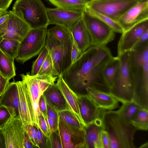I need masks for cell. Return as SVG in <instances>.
<instances>
[{"mask_svg": "<svg viewBox=\"0 0 148 148\" xmlns=\"http://www.w3.org/2000/svg\"><path fill=\"white\" fill-rule=\"evenodd\" d=\"M72 42V35L68 39L62 40L47 32L45 45L53 61L52 76L61 75L71 65Z\"/></svg>", "mask_w": 148, "mask_h": 148, "instance_id": "cell-6", "label": "cell"}, {"mask_svg": "<svg viewBox=\"0 0 148 148\" xmlns=\"http://www.w3.org/2000/svg\"><path fill=\"white\" fill-rule=\"evenodd\" d=\"M59 114L64 121L69 125L80 128H84L82 123L69 110L60 112Z\"/></svg>", "mask_w": 148, "mask_h": 148, "instance_id": "cell-32", "label": "cell"}, {"mask_svg": "<svg viewBox=\"0 0 148 148\" xmlns=\"http://www.w3.org/2000/svg\"><path fill=\"white\" fill-rule=\"evenodd\" d=\"M39 108L41 113L45 118L47 119L46 103L42 95L41 96L39 101Z\"/></svg>", "mask_w": 148, "mask_h": 148, "instance_id": "cell-43", "label": "cell"}, {"mask_svg": "<svg viewBox=\"0 0 148 148\" xmlns=\"http://www.w3.org/2000/svg\"><path fill=\"white\" fill-rule=\"evenodd\" d=\"M137 2L134 0H93L88 1L86 7L118 22L124 13Z\"/></svg>", "mask_w": 148, "mask_h": 148, "instance_id": "cell-10", "label": "cell"}, {"mask_svg": "<svg viewBox=\"0 0 148 148\" xmlns=\"http://www.w3.org/2000/svg\"><path fill=\"white\" fill-rule=\"evenodd\" d=\"M113 57L106 45L92 46L61 75L68 86L77 96L87 95L86 89L89 87L109 92L103 80L102 72Z\"/></svg>", "mask_w": 148, "mask_h": 148, "instance_id": "cell-1", "label": "cell"}, {"mask_svg": "<svg viewBox=\"0 0 148 148\" xmlns=\"http://www.w3.org/2000/svg\"><path fill=\"white\" fill-rule=\"evenodd\" d=\"M53 68L52 60L49 51L37 74L40 75H52Z\"/></svg>", "mask_w": 148, "mask_h": 148, "instance_id": "cell-36", "label": "cell"}, {"mask_svg": "<svg viewBox=\"0 0 148 148\" xmlns=\"http://www.w3.org/2000/svg\"><path fill=\"white\" fill-rule=\"evenodd\" d=\"M24 148H36L33 144L28 134L25 131L24 140Z\"/></svg>", "mask_w": 148, "mask_h": 148, "instance_id": "cell-46", "label": "cell"}, {"mask_svg": "<svg viewBox=\"0 0 148 148\" xmlns=\"http://www.w3.org/2000/svg\"><path fill=\"white\" fill-rule=\"evenodd\" d=\"M122 104L120 108L116 111L124 122L131 124L132 118L140 108L132 101Z\"/></svg>", "mask_w": 148, "mask_h": 148, "instance_id": "cell-28", "label": "cell"}, {"mask_svg": "<svg viewBox=\"0 0 148 148\" xmlns=\"http://www.w3.org/2000/svg\"><path fill=\"white\" fill-rule=\"evenodd\" d=\"M57 86L63 95L68 106L69 110L72 112L82 123L79 109L77 96L69 87L64 81L61 75L58 77Z\"/></svg>", "mask_w": 148, "mask_h": 148, "instance_id": "cell-21", "label": "cell"}, {"mask_svg": "<svg viewBox=\"0 0 148 148\" xmlns=\"http://www.w3.org/2000/svg\"><path fill=\"white\" fill-rule=\"evenodd\" d=\"M20 76L26 85L31 106L33 125L39 127V118L41 114L39 108V101L48 87L55 83L58 77L38 74L32 76L29 72L25 74H21Z\"/></svg>", "mask_w": 148, "mask_h": 148, "instance_id": "cell-4", "label": "cell"}, {"mask_svg": "<svg viewBox=\"0 0 148 148\" xmlns=\"http://www.w3.org/2000/svg\"><path fill=\"white\" fill-rule=\"evenodd\" d=\"M101 138L104 148H110V140L108 134L104 129L101 132Z\"/></svg>", "mask_w": 148, "mask_h": 148, "instance_id": "cell-44", "label": "cell"}, {"mask_svg": "<svg viewBox=\"0 0 148 148\" xmlns=\"http://www.w3.org/2000/svg\"><path fill=\"white\" fill-rule=\"evenodd\" d=\"M1 129L4 136L6 148H24L25 129L19 117H13Z\"/></svg>", "mask_w": 148, "mask_h": 148, "instance_id": "cell-13", "label": "cell"}, {"mask_svg": "<svg viewBox=\"0 0 148 148\" xmlns=\"http://www.w3.org/2000/svg\"><path fill=\"white\" fill-rule=\"evenodd\" d=\"M68 30L71 33L82 53L92 46L90 36L83 18Z\"/></svg>", "mask_w": 148, "mask_h": 148, "instance_id": "cell-19", "label": "cell"}, {"mask_svg": "<svg viewBox=\"0 0 148 148\" xmlns=\"http://www.w3.org/2000/svg\"><path fill=\"white\" fill-rule=\"evenodd\" d=\"M148 30L145 31L141 35L133 49L141 45L148 41Z\"/></svg>", "mask_w": 148, "mask_h": 148, "instance_id": "cell-47", "label": "cell"}, {"mask_svg": "<svg viewBox=\"0 0 148 148\" xmlns=\"http://www.w3.org/2000/svg\"><path fill=\"white\" fill-rule=\"evenodd\" d=\"M119 64L118 57H113L106 64L102 71L103 80L109 91L114 84L118 73Z\"/></svg>", "mask_w": 148, "mask_h": 148, "instance_id": "cell-25", "label": "cell"}, {"mask_svg": "<svg viewBox=\"0 0 148 148\" xmlns=\"http://www.w3.org/2000/svg\"><path fill=\"white\" fill-rule=\"evenodd\" d=\"M58 128L62 148H86L84 128L69 125L59 115Z\"/></svg>", "mask_w": 148, "mask_h": 148, "instance_id": "cell-11", "label": "cell"}, {"mask_svg": "<svg viewBox=\"0 0 148 148\" xmlns=\"http://www.w3.org/2000/svg\"><path fill=\"white\" fill-rule=\"evenodd\" d=\"M10 79L5 77L0 72V92L2 94L9 83Z\"/></svg>", "mask_w": 148, "mask_h": 148, "instance_id": "cell-45", "label": "cell"}, {"mask_svg": "<svg viewBox=\"0 0 148 148\" xmlns=\"http://www.w3.org/2000/svg\"><path fill=\"white\" fill-rule=\"evenodd\" d=\"M47 107V115L53 119L58 124L59 118V112L53 107L46 103Z\"/></svg>", "mask_w": 148, "mask_h": 148, "instance_id": "cell-42", "label": "cell"}, {"mask_svg": "<svg viewBox=\"0 0 148 148\" xmlns=\"http://www.w3.org/2000/svg\"><path fill=\"white\" fill-rule=\"evenodd\" d=\"M8 11V19L0 26L3 38L16 40L21 42L32 28L12 10Z\"/></svg>", "mask_w": 148, "mask_h": 148, "instance_id": "cell-12", "label": "cell"}, {"mask_svg": "<svg viewBox=\"0 0 148 148\" xmlns=\"http://www.w3.org/2000/svg\"><path fill=\"white\" fill-rule=\"evenodd\" d=\"M20 43L16 40L3 38L0 43V49L15 59L18 53Z\"/></svg>", "mask_w": 148, "mask_h": 148, "instance_id": "cell-30", "label": "cell"}, {"mask_svg": "<svg viewBox=\"0 0 148 148\" xmlns=\"http://www.w3.org/2000/svg\"><path fill=\"white\" fill-rule=\"evenodd\" d=\"M47 32L62 40H67L71 36V33L67 29L59 25H56L47 29Z\"/></svg>", "mask_w": 148, "mask_h": 148, "instance_id": "cell-34", "label": "cell"}, {"mask_svg": "<svg viewBox=\"0 0 148 148\" xmlns=\"http://www.w3.org/2000/svg\"><path fill=\"white\" fill-rule=\"evenodd\" d=\"M148 30V19H147L123 32L118 42L117 56L132 49L141 35Z\"/></svg>", "mask_w": 148, "mask_h": 148, "instance_id": "cell-14", "label": "cell"}, {"mask_svg": "<svg viewBox=\"0 0 148 148\" xmlns=\"http://www.w3.org/2000/svg\"><path fill=\"white\" fill-rule=\"evenodd\" d=\"M13 0H0V9L7 11Z\"/></svg>", "mask_w": 148, "mask_h": 148, "instance_id": "cell-49", "label": "cell"}, {"mask_svg": "<svg viewBox=\"0 0 148 148\" xmlns=\"http://www.w3.org/2000/svg\"><path fill=\"white\" fill-rule=\"evenodd\" d=\"M7 11L0 9V17Z\"/></svg>", "mask_w": 148, "mask_h": 148, "instance_id": "cell-53", "label": "cell"}, {"mask_svg": "<svg viewBox=\"0 0 148 148\" xmlns=\"http://www.w3.org/2000/svg\"><path fill=\"white\" fill-rule=\"evenodd\" d=\"M84 128L86 148H104L101 138V132L104 129L102 118L97 119Z\"/></svg>", "mask_w": 148, "mask_h": 148, "instance_id": "cell-20", "label": "cell"}, {"mask_svg": "<svg viewBox=\"0 0 148 148\" xmlns=\"http://www.w3.org/2000/svg\"><path fill=\"white\" fill-rule=\"evenodd\" d=\"M72 36L71 64L74 63L82 54L72 35Z\"/></svg>", "mask_w": 148, "mask_h": 148, "instance_id": "cell-41", "label": "cell"}, {"mask_svg": "<svg viewBox=\"0 0 148 148\" xmlns=\"http://www.w3.org/2000/svg\"><path fill=\"white\" fill-rule=\"evenodd\" d=\"M83 12V19L90 36L92 46L106 45L114 40L115 32L109 26L86 10Z\"/></svg>", "mask_w": 148, "mask_h": 148, "instance_id": "cell-9", "label": "cell"}, {"mask_svg": "<svg viewBox=\"0 0 148 148\" xmlns=\"http://www.w3.org/2000/svg\"><path fill=\"white\" fill-rule=\"evenodd\" d=\"M36 129L37 137L39 148H50L48 137H47L38 126Z\"/></svg>", "mask_w": 148, "mask_h": 148, "instance_id": "cell-38", "label": "cell"}, {"mask_svg": "<svg viewBox=\"0 0 148 148\" xmlns=\"http://www.w3.org/2000/svg\"><path fill=\"white\" fill-rule=\"evenodd\" d=\"M14 59L0 49V72L10 79L16 75Z\"/></svg>", "mask_w": 148, "mask_h": 148, "instance_id": "cell-26", "label": "cell"}, {"mask_svg": "<svg viewBox=\"0 0 148 148\" xmlns=\"http://www.w3.org/2000/svg\"><path fill=\"white\" fill-rule=\"evenodd\" d=\"M130 66L134 83L132 100L138 104L148 101V41L130 51Z\"/></svg>", "mask_w": 148, "mask_h": 148, "instance_id": "cell-2", "label": "cell"}, {"mask_svg": "<svg viewBox=\"0 0 148 148\" xmlns=\"http://www.w3.org/2000/svg\"><path fill=\"white\" fill-rule=\"evenodd\" d=\"M12 108L0 105V128H3L13 117L16 116Z\"/></svg>", "mask_w": 148, "mask_h": 148, "instance_id": "cell-33", "label": "cell"}, {"mask_svg": "<svg viewBox=\"0 0 148 148\" xmlns=\"http://www.w3.org/2000/svg\"><path fill=\"white\" fill-rule=\"evenodd\" d=\"M42 95L46 103L58 112L69 110L66 101L56 83L49 86L43 92Z\"/></svg>", "mask_w": 148, "mask_h": 148, "instance_id": "cell-22", "label": "cell"}, {"mask_svg": "<svg viewBox=\"0 0 148 148\" xmlns=\"http://www.w3.org/2000/svg\"></svg>", "mask_w": 148, "mask_h": 148, "instance_id": "cell-59", "label": "cell"}, {"mask_svg": "<svg viewBox=\"0 0 148 148\" xmlns=\"http://www.w3.org/2000/svg\"><path fill=\"white\" fill-rule=\"evenodd\" d=\"M49 25L54 24L69 29L83 18V11L69 10L58 8H47Z\"/></svg>", "mask_w": 148, "mask_h": 148, "instance_id": "cell-16", "label": "cell"}, {"mask_svg": "<svg viewBox=\"0 0 148 148\" xmlns=\"http://www.w3.org/2000/svg\"><path fill=\"white\" fill-rule=\"evenodd\" d=\"M20 102L21 118L24 126L33 125L31 106L25 82L22 80L16 82Z\"/></svg>", "mask_w": 148, "mask_h": 148, "instance_id": "cell-23", "label": "cell"}, {"mask_svg": "<svg viewBox=\"0 0 148 148\" xmlns=\"http://www.w3.org/2000/svg\"><path fill=\"white\" fill-rule=\"evenodd\" d=\"M12 11L32 28L47 27V8L41 0H17Z\"/></svg>", "mask_w": 148, "mask_h": 148, "instance_id": "cell-7", "label": "cell"}, {"mask_svg": "<svg viewBox=\"0 0 148 148\" xmlns=\"http://www.w3.org/2000/svg\"><path fill=\"white\" fill-rule=\"evenodd\" d=\"M87 95L99 108L110 110L119 106L118 101L109 92L94 87L86 89Z\"/></svg>", "mask_w": 148, "mask_h": 148, "instance_id": "cell-18", "label": "cell"}, {"mask_svg": "<svg viewBox=\"0 0 148 148\" xmlns=\"http://www.w3.org/2000/svg\"><path fill=\"white\" fill-rule=\"evenodd\" d=\"M47 121L50 132L58 129V124L52 118L47 116Z\"/></svg>", "mask_w": 148, "mask_h": 148, "instance_id": "cell-48", "label": "cell"}, {"mask_svg": "<svg viewBox=\"0 0 148 148\" xmlns=\"http://www.w3.org/2000/svg\"><path fill=\"white\" fill-rule=\"evenodd\" d=\"M45 0L47 1H48L47 0Z\"/></svg>", "mask_w": 148, "mask_h": 148, "instance_id": "cell-56", "label": "cell"}, {"mask_svg": "<svg viewBox=\"0 0 148 148\" xmlns=\"http://www.w3.org/2000/svg\"><path fill=\"white\" fill-rule=\"evenodd\" d=\"M48 50L45 45L39 53L36 59L33 62L30 75H34L37 74L41 65L48 53Z\"/></svg>", "mask_w": 148, "mask_h": 148, "instance_id": "cell-35", "label": "cell"}, {"mask_svg": "<svg viewBox=\"0 0 148 148\" xmlns=\"http://www.w3.org/2000/svg\"><path fill=\"white\" fill-rule=\"evenodd\" d=\"M48 138L50 148H62L58 129L50 132Z\"/></svg>", "mask_w": 148, "mask_h": 148, "instance_id": "cell-37", "label": "cell"}, {"mask_svg": "<svg viewBox=\"0 0 148 148\" xmlns=\"http://www.w3.org/2000/svg\"><path fill=\"white\" fill-rule=\"evenodd\" d=\"M102 121L107 132L110 148H135L133 140L137 130L131 124L124 122L116 111L105 110Z\"/></svg>", "mask_w": 148, "mask_h": 148, "instance_id": "cell-3", "label": "cell"}, {"mask_svg": "<svg viewBox=\"0 0 148 148\" xmlns=\"http://www.w3.org/2000/svg\"><path fill=\"white\" fill-rule=\"evenodd\" d=\"M9 11H7L0 17V26L7 21L9 17Z\"/></svg>", "mask_w": 148, "mask_h": 148, "instance_id": "cell-51", "label": "cell"}, {"mask_svg": "<svg viewBox=\"0 0 148 148\" xmlns=\"http://www.w3.org/2000/svg\"><path fill=\"white\" fill-rule=\"evenodd\" d=\"M77 100L80 115L84 127L97 119L102 118L106 110L98 108L88 95L77 96Z\"/></svg>", "mask_w": 148, "mask_h": 148, "instance_id": "cell-17", "label": "cell"}, {"mask_svg": "<svg viewBox=\"0 0 148 148\" xmlns=\"http://www.w3.org/2000/svg\"><path fill=\"white\" fill-rule=\"evenodd\" d=\"M0 148H6L5 137L1 128H0Z\"/></svg>", "mask_w": 148, "mask_h": 148, "instance_id": "cell-50", "label": "cell"}, {"mask_svg": "<svg viewBox=\"0 0 148 148\" xmlns=\"http://www.w3.org/2000/svg\"><path fill=\"white\" fill-rule=\"evenodd\" d=\"M130 123L137 130L147 131L148 129V110L139 109L132 117Z\"/></svg>", "mask_w": 148, "mask_h": 148, "instance_id": "cell-29", "label": "cell"}, {"mask_svg": "<svg viewBox=\"0 0 148 148\" xmlns=\"http://www.w3.org/2000/svg\"><path fill=\"white\" fill-rule=\"evenodd\" d=\"M57 8L69 10L84 11L88 0H47Z\"/></svg>", "mask_w": 148, "mask_h": 148, "instance_id": "cell-27", "label": "cell"}, {"mask_svg": "<svg viewBox=\"0 0 148 148\" xmlns=\"http://www.w3.org/2000/svg\"><path fill=\"white\" fill-rule=\"evenodd\" d=\"M1 93L0 92V96H1Z\"/></svg>", "mask_w": 148, "mask_h": 148, "instance_id": "cell-57", "label": "cell"}, {"mask_svg": "<svg viewBox=\"0 0 148 148\" xmlns=\"http://www.w3.org/2000/svg\"><path fill=\"white\" fill-rule=\"evenodd\" d=\"M91 0H88V1H91Z\"/></svg>", "mask_w": 148, "mask_h": 148, "instance_id": "cell-58", "label": "cell"}, {"mask_svg": "<svg viewBox=\"0 0 148 148\" xmlns=\"http://www.w3.org/2000/svg\"></svg>", "mask_w": 148, "mask_h": 148, "instance_id": "cell-60", "label": "cell"}, {"mask_svg": "<svg viewBox=\"0 0 148 148\" xmlns=\"http://www.w3.org/2000/svg\"><path fill=\"white\" fill-rule=\"evenodd\" d=\"M3 39L2 34L0 30V43Z\"/></svg>", "mask_w": 148, "mask_h": 148, "instance_id": "cell-54", "label": "cell"}, {"mask_svg": "<svg viewBox=\"0 0 148 148\" xmlns=\"http://www.w3.org/2000/svg\"><path fill=\"white\" fill-rule=\"evenodd\" d=\"M85 10L90 14L100 19L108 25L115 32L122 34L123 32V29L118 22L88 7H86Z\"/></svg>", "mask_w": 148, "mask_h": 148, "instance_id": "cell-31", "label": "cell"}, {"mask_svg": "<svg viewBox=\"0 0 148 148\" xmlns=\"http://www.w3.org/2000/svg\"><path fill=\"white\" fill-rule=\"evenodd\" d=\"M0 105L12 108L16 112V116L21 118L19 98L16 82H9L0 96Z\"/></svg>", "mask_w": 148, "mask_h": 148, "instance_id": "cell-24", "label": "cell"}, {"mask_svg": "<svg viewBox=\"0 0 148 148\" xmlns=\"http://www.w3.org/2000/svg\"><path fill=\"white\" fill-rule=\"evenodd\" d=\"M38 126L42 133L47 137H49L50 132L48 123L47 119L45 118L42 114L39 118Z\"/></svg>", "mask_w": 148, "mask_h": 148, "instance_id": "cell-40", "label": "cell"}, {"mask_svg": "<svg viewBox=\"0 0 148 148\" xmlns=\"http://www.w3.org/2000/svg\"><path fill=\"white\" fill-rule=\"evenodd\" d=\"M140 148H148V143L147 142H146L145 143L141 145L140 147Z\"/></svg>", "mask_w": 148, "mask_h": 148, "instance_id": "cell-52", "label": "cell"}, {"mask_svg": "<svg viewBox=\"0 0 148 148\" xmlns=\"http://www.w3.org/2000/svg\"><path fill=\"white\" fill-rule=\"evenodd\" d=\"M137 1L138 2H145L148 1V0H134Z\"/></svg>", "mask_w": 148, "mask_h": 148, "instance_id": "cell-55", "label": "cell"}, {"mask_svg": "<svg viewBox=\"0 0 148 148\" xmlns=\"http://www.w3.org/2000/svg\"><path fill=\"white\" fill-rule=\"evenodd\" d=\"M26 131L33 144L36 148H38L36 127L34 126L28 125L24 126Z\"/></svg>", "mask_w": 148, "mask_h": 148, "instance_id": "cell-39", "label": "cell"}, {"mask_svg": "<svg viewBox=\"0 0 148 148\" xmlns=\"http://www.w3.org/2000/svg\"><path fill=\"white\" fill-rule=\"evenodd\" d=\"M147 19H148V1L137 2L124 13L118 22L123 32Z\"/></svg>", "mask_w": 148, "mask_h": 148, "instance_id": "cell-15", "label": "cell"}, {"mask_svg": "<svg viewBox=\"0 0 148 148\" xmlns=\"http://www.w3.org/2000/svg\"><path fill=\"white\" fill-rule=\"evenodd\" d=\"M130 51L117 56L120 62L118 73L109 93L122 103L132 101L134 87L130 66Z\"/></svg>", "mask_w": 148, "mask_h": 148, "instance_id": "cell-5", "label": "cell"}, {"mask_svg": "<svg viewBox=\"0 0 148 148\" xmlns=\"http://www.w3.org/2000/svg\"><path fill=\"white\" fill-rule=\"evenodd\" d=\"M47 27L32 28L20 43L16 60L23 64L37 55L45 45Z\"/></svg>", "mask_w": 148, "mask_h": 148, "instance_id": "cell-8", "label": "cell"}]
</instances>
